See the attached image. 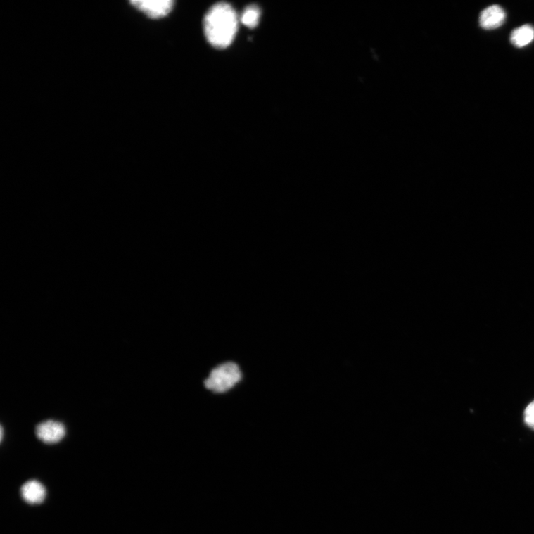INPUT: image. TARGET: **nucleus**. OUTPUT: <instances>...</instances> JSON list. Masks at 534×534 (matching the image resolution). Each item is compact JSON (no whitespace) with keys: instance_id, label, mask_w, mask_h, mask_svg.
<instances>
[{"instance_id":"3","label":"nucleus","mask_w":534,"mask_h":534,"mask_svg":"<svg viewBox=\"0 0 534 534\" xmlns=\"http://www.w3.org/2000/svg\"><path fill=\"white\" fill-rule=\"evenodd\" d=\"M130 4L151 19L167 17L174 7L171 0H134Z\"/></svg>"},{"instance_id":"1","label":"nucleus","mask_w":534,"mask_h":534,"mask_svg":"<svg viewBox=\"0 0 534 534\" xmlns=\"http://www.w3.org/2000/svg\"><path fill=\"white\" fill-rule=\"evenodd\" d=\"M239 18L234 8L227 3L214 5L203 20L204 34L215 48L229 47L236 36Z\"/></svg>"},{"instance_id":"9","label":"nucleus","mask_w":534,"mask_h":534,"mask_svg":"<svg viewBox=\"0 0 534 534\" xmlns=\"http://www.w3.org/2000/svg\"><path fill=\"white\" fill-rule=\"evenodd\" d=\"M524 419L527 426L534 430V401L526 407L524 413Z\"/></svg>"},{"instance_id":"6","label":"nucleus","mask_w":534,"mask_h":534,"mask_svg":"<svg viewBox=\"0 0 534 534\" xmlns=\"http://www.w3.org/2000/svg\"><path fill=\"white\" fill-rule=\"evenodd\" d=\"M505 18L506 13L502 7L491 6L481 12L479 25L486 30H496L503 25Z\"/></svg>"},{"instance_id":"2","label":"nucleus","mask_w":534,"mask_h":534,"mask_svg":"<svg viewBox=\"0 0 534 534\" xmlns=\"http://www.w3.org/2000/svg\"><path fill=\"white\" fill-rule=\"evenodd\" d=\"M241 377L239 366L234 362H228L213 369L205 385L214 392L223 393L234 387Z\"/></svg>"},{"instance_id":"8","label":"nucleus","mask_w":534,"mask_h":534,"mask_svg":"<svg viewBox=\"0 0 534 534\" xmlns=\"http://www.w3.org/2000/svg\"><path fill=\"white\" fill-rule=\"evenodd\" d=\"M261 18V10L257 6L246 8L240 18L241 22L250 29L255 28Z\"/></svg>"},{"instance_id":"4","label":"nucleus","mask_w":534,"mask_h":534,"mask_svg":"<svg viewBox=\"0 0 534 534\" xmlns=\"http://www.w3.org/2000/svg\"><path fill=\"white\" fill-rule=\"evenodd\" d=\"M37 439L46 445L61 443L66 435L64 424L54 420H47L37 424L35 428Z\"/></svg>"},{"instance_id":"7","label":"nucleus","mask_w":534,"mask_h":534,"mask_svg":"<svg viewBox=\"0 0 534 534\" xmlns=\"http://www.w3.org/2000/svg\"><path fill=\"white\" fill-rule=\"evenodd\" d=\"M534 39V28L532 25H524L516 29L511 35V44L517 48H523Z\"/></svg>"},{"instance_id":"5","label":"nucleus","mask_w":534,"mask_h":534,"mask_svg":"<svg viewBox=\"0 0 534 534\" xmlns=\"http://www.w3.org/2000/svg\"><path fill=\"white\" fill-rule=\"evenodd\" d=\"M20 492L23 500L30 505L43 504L47 497L46 486L36 479L25 483L21 486Z\"/></svg>"}]
</instances>
